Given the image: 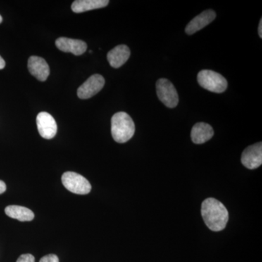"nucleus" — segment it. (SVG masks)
Wrapping results in <instances>:
<instances>
[{"instance_id":"f257e3e1","label":"nucleus","mask_w":262,"mask_h":262,"mask_svg":"<svg viewBox=\"0 0 262 262\" xmlns=\"http://www.w3.org/2000/svg\"><path fill=\"white\" fill-rule=\"evenodd\" d=\"M201 214L207 227L213 232L223 230L229 221L227 208L214 198H208L203 202Z\"/></svg>"},{"instance_id":"f03ea898","label":"nucleus","mask_w":262,"mask_h":262,"mask_svg":"<svg viewBox=\"0 0 262 262\" xmlns=\"http://www.w3.org/2000/svg\"><path fill=\"white\" fill-rule=\"evenodd\" d=\"M111 132L117 143L127 142L135 134V124L127 113L120 112L113 115L111 120Z\"/></svg>"},{"instance_id":"7ed1b4c3","label":"nucleus","mask_w":262,"mask_h":262,"mask_svg":"<svg viewBox=\"0 0 262 262\" xmlns=\"http://www.w3.org/2000/svg\"><path fill=\"white\" fill-rule=\"evenodd\" d=\"M198 83L203 89L211 92H225L227 89V81L225 77L211 70H202L198 75Z\"/></svg>"},{"instance_id":"20e7f679","label":"nucleus","mask_w":262,"mask_h":262,"mask_svg":"<svg viewBox=\"0 0 262 262\" xmlns=\"http://www.w3.org/2000/svg\"><path fill=\"white\" fill-rule=\"evenodd\" d=\"M61 181L66 189L71 192L77 194H87L91 192V184L80 174L66 172L62 175Z\"/></svg>"},{"instance_id":"39448f33","label":"nucleus","mask_w":262,"mask_h":262,"mask_svg":"<svg viewBox=\"0 0 262 262\" xmlns=\"http://www.w3.org/2000/svg\"><path fill=\"white\" fill-rule=\"evenodd\" d=\"M158 98L168 108H175L179 103L177 89L167 79H160L156 83Z\"/></svg>"},{"instance_id":"423d86ee","label":"nucleus","mask_w":262,"mask_h":262,"mask_svg":"<svg viewBox=\"0 0 262 262\" xmlns=\"http://www.w3.org/2000/svg\"><path fill=\"white\" fill-rule=\"evenodd\" d=\"M105 80L102 76L94 75L89 77L77 90V96L81 99H88L102 90Z\"/></svg>"},{"instance_id":"0eeeda50","label":"nucleus","mask_w":262,"mask_h":262,"mask_svg":"<svg viewBox=\"0 0 262 262\" xmlns=\"http://www.w3.org/2000/svg\"><path fill=\"white\" fill-rule=\"evenodd\" d=\"M37 125L38 131L42 138L51 139L56 135L57 123L55 119L49 113L42 112L38 114L37 117Z\"/></svg>"},{"instance_id":"6e6552de","label":"nucleus","mask_w":262,"mask_h":262,"mask_svg":"<svg viewBox=\"0 0 262 262\" xmlns=\"http://www.w3.org/2000/svg\"><path fill=\"white\" fill-rule=\"evenodd\" d=\"M241 163L246 168L256 169L262 164V144L256 143L244 150L241 157Z\"/></svg>"},{"instance_id":"1a4fd4ad","label":"nucleus","mask_w":262,"mask_h":262,"mask_svg":"<svg viewBox=\"0 0 262 262\" xmlns=\"http://www.w3.org/2000/svg\"><path fill=\"white\" fill-rule=\"evenodd\" d=\"M56 47L65 53H72L75 56L83 54L87 50V44L80 39L59 37L56 41Z\"/></svg>"},{"instance_id":"9d476101","label":"nucleus","mask_w":262,"mask_h":262,"mask_svg":"<svg viewBox=\"0 0 262 262\" xmlns=\"http://www.w3.org/2000/svg\"><path fill=\"white\" fill-rule=\"evenodd\" d=\"M216 17V14L213 10H207L203 11L201 14L196 15L195 18L192 19L186 27L185 32L189 35L198 32L202 29L205 28L208 24L213 22Z\"/></svg>"},{"instance_id":"9b49d317","label":"nucleus","mask_w":262,"mask_h":262,"mask_svg":"<svg viewBox=\"0 0 262 262\" xmlns=\"http://www.w3.org/2000/svg\"><path fill=\"white\" fill-rule=\"evenodd\" d=\"M28 69L31 75L42 82L47 80L50 75L49 66L41 57L31 56L29 58Z\"/></svg>"},{"instance_id":"f8f14e48","label":"nucleus","mask_w":262,"mask_h":262,"mask_svg":"<svg viewBox=\"0 0 262 262\" xmlns=\"http://www.w3.org/2000/svg\"><path fill=\"white\" fill-rule=\"evenodd\" d=\"M130 56V51L129 48L125 45H120L108 52L107 59L112 67L117 69L125 64Z\"/></svg>"},{"instance_id":"ddd939ff","label":"nucleus","mask_w":262,"mask_h":262,"mask_svg":"<svg viewBox=\"0 0 262 262\" xmlns=\"http://www.w3.org/2000/svg\"><path fill=\"white\" fill-rule=\"evenodd\" d=\"M214 132L213 127L205 122H198L193 126L191 138L194 144H202L209 141Z\"/></svg>"},{"instance_id":"4468645a","label":"nucleus","mask_w":262,"mask_h":262,"mask_svg":"<svg viewBox=\"0 0 262 262\" xmlns=\"http://www.w3.org/2000/svg\"><path fill=\"white\" fill-rule=\"evenodd\" d=\"M110 3L108 0H76L72 5V11L80 13L105 8Z\"/></svg>"},{"instance_id":"2eb2a0df","label":"nucleus","mask_w":262,"mask_h":262,"mask_svg":"<svg viewBox=\"0 0 262 262\" xmlns=\"http://www.w3.org/2000/svg\"><path fill=\"white\" fill-rule=\"evenodd\" d=\"M5 213L10 218L20 222H30L34 218V213L26 207L9 206L5 208Z\"/></svg>"},{"instance_id":"dca6fc26","label":"nucleus","mask_w":262,"mask_h":262,"mask_svg":"<svg viewBox=\"0 0 262 262\" xmlns=\"http://www.w3.org/2000/svg\"><path fill=\"white\" fill-rule=\"evenodd\" d=\"M39 262H59V258L55 254H48L43 256Z\"/></svg>"},{"instance_id":"f3484780","label":"nucleus","mask_w":262,"mask_h":262,"mask_svg":"<svg viewBox=\"0 0 262 262\" xmlns=\"http://www.w3.org/2000/svg\"><path fill=\"white\" fill-rule=\"evenodd\" d=\"M16 262H35V258L32 254H23L20 256Z\"/></svg>"},{"instance_id":"a211bd4d","label":"nucleus","mask_w":262,"mask_h":262,"mask_svg":"<svg viewBox=\"0 0 262 262\" xmlns=\"http://www.w3.org/2000/svg\"><path fill=\"white\" fill-rule=\"evenodd\" d=\"M7 187L5 183L3 181L0 180V194L4 193L6 191Z\"/></svg>"},{"instance_id":"6ab92c4d","label":"nucleus","mask_w":262,"mask_h":262,"mask_svg":"<svg viewBox=\"0 0 262 262\" xmlns=\"http://www.w3.org/2000/svg\"><path fill=\"white\" fill-rule=\"evenodd\" d=\"M258 35L260 37H262V19L260 20L259 25H258Z\"/></svg>"},{"instance_id":"aec40b11","label":"nucleus","mask_w":262,"mask_h":262,"mask_svg":"<svg viewBox=\"0 0 262 262\" xmlns=\"http://www.w3.org/2000/svg\"><path fill=\"white\" fill-rule=\"evenodd\" d=\"M5 67V60L2 58L1 56H0V70H3L4 69Z\"/></svg>"},{"instance_id":"412c9836","label":"nucleus","mask_w":262,"mask_h":262,"mask_svg":"<svg viewBox=\"0 0 262 262\" xmlns=\"http://www.w3.org/2000/svg\"><path fill=\"white\" fill-rule=\"evenodd\" d=\"M2 22H3V17L0 15V24H1Z\"/></svg>"}]
</instances>
